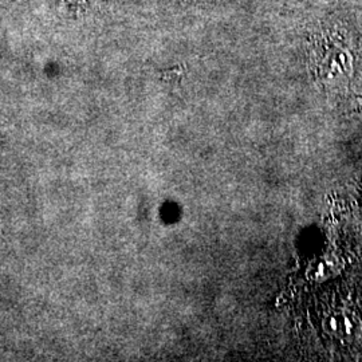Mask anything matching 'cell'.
<instances>
[{"label":"cell","instance_id":"cell-1","mask_svg":"<svg viewBox=\"0 0 362 362\" xmlns=\"http://www.w3.org/2000/svg\"><path fill=\"white\" fill-rule=\"evenodd\" d=\"M66 1L70 4H74V6H85V4L90 3L91 0H66Z\"/></svg>","mask_w":362,"mask_h":362}]
</instances>
